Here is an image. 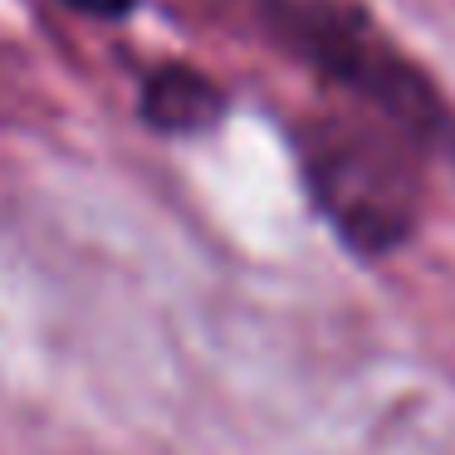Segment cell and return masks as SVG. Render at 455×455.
<instances>
[{
    "label": "cell",
    "instance_id": "6da1fadb",
    "mask_svg": "<svg viewBox=\"0 0 455 455\" xmlns=\"http://www.w3.org/2000/svg\"><path fill=\"white\" fill-rule=\"evenodd\" d=\"M299 167L314 206L347 250L377 259L402 250L421 226L431 152L367 108H338L299 123Z\"/></svg>",
    "mask_w": 455,
    "mask_h": 455
},
{
    "label": "cell",
    "instance_id": "7a4b0ae2",
    "mask_svg": "<svg viewBox=\"0 0 455 455\" xmlns=\"http://www.w3.org/2000/svg\"><path fill=\"white\" fill-rule=\"evenodd\" d=\"M275 44L338 89L353 108L396 123L431 157H455V108L431 74L357 0H259Z\"/></svg>",
    "mask_w": 455,
    "mask_h": 455
},
{
    "label": "cell",
    "instance_id": "3957f363",
    "mask_svg": "<svg viewBox=\"0 0 455 455\" xmlns=\"http://www.w3.org/2000/svg\"><path fill=\"white\" fill-rule=\"evenodd\" d=\"M226 113V89L191 64H162L142 84V118L157 132H201Z\"/></svg>",
    "mask_w": 455,
    "mask_h": 455
},
{
    "label": "cell",
    "instance_id": "277c9868",
    "mask_svg": "<svg viewBox=\"0 0 455 455\" xmlns=\"http://www.w3.org/2000/svg\"><path fill=\"white\" fill-rule=\"evenodd\" d=\"M60 5L89 15V20H123V15L138 11V0H60Z\"/></svg>",
    "mask_w": 455,
    "mask_h": 455
}]
</instances>
